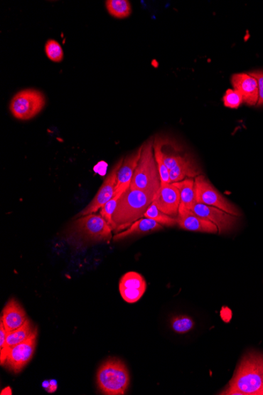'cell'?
Masks as SVG:
<instances>
[{
  "instance_id": "cell-8",
  "label": "cell",
  "mask_w": 263,
  "mask_h": 395,
  "mask_svg": "<svg viewBox=\"0 0 263 395\" xmlns=\"http://www.w3.org/2000/svg\"><path fill=\"white\" fill-rule=\"evenodd\" d=\"M123 160V158L120 159L118 163L114 166L112 170L109 172L107 177L105 178L103 184L101 185L96 196L93 197L89 206L80 212L77 218L96 214L97 211L103 208L105 204L112 199L115 193L117 174H118Z\"/></svg>"
},
{
  "instance_id": "cell-1",
  "label": "cell",
  "mask_w": 263,
  "mask_h": 395,
  "mask_svg": "<svg viewBox=\"0 0 263 395\" xmlns=\"http://www.w3.org/2000/svg\"><path fill=\"white\" fill-rule=\"evenodd\" d=\"M220 394L263 395V354L248 351L240 360L228 389Z\"/></svg>"
},
{
  "instance_id": "cell-32",
  "label": "cell",
  "mask_w": 263,
  "mask_h": 395,
  "mask_svg": "<svg viewBox=\"0 0 263 395\" xmlns=\"http://www.w3.org/2000/svg\"><path fill=\"white\" fill-rule=\"evenodd\" d=\"M1 394H12V391L10 387H6V389L2 391Z\"/></svg>"
},
{
  "instance_id": "cell-24",
  "label": "cell",
  "mask_w": 263,
  "mask_h": 395,
  "mask_svg": "<svg viewBox=\"0 0 263 395\" xmlns=\"http://www.w3.org/2000/svg\"><path fill=\"white\" fill-rule=\"evenodd\" d=\"M45 53L50 61L60 63L63 60L64 53L60 43L55 40H48L45 45Z\"/></svg>"
},
{
  "instance_id": "cell-3",
  "label": "cell",
  "mask_w": 263,
  "mask_h": 395,
  "mask_svg": "<svg viewBox=\"0 0 263 395\" xmlns=\"http://www.w3.org/2000/svg\"><path fill=\"white\" fill-rule=\"evenodd\" d=\"M112 228L100 215L90 214L77 217L70 225L68 239L75 246L97 244L112 239Z\"/></svg>"
},
{
  "instance_id": "cell-9",
  "label": "cell",
  "mask_w": 263,
  "mask_h": 395,
  "mask_svg": "<svg viewBox=\"0 0 263 395\" xmlns=\"http://www.w3.org/2000/svg\"><path fill=\"white\" fill-rule=\"evenodd\" d=\"M36 337H38V332L35 333L31 339L9 348L3 367L14 373H18L23 370L32 360L36 349Z\"/></svg>"
},
{
  "instance_id": "cell-2",
  "label": "cell",
  "mask_w": 263,
  "mask_h": 395,
  "mask_svg": "<svg viewBox=\"0 0 263 395\" xmlns=\"http://www.w3.org/2000/svg\"><path fill=\"white\" fill-rule=\"evenodd\" d=\"M156 194L152 193L129 188L122 194L117 204L112 216V231L116 233L125 231L139 219L144 218Z\"/></svg>"
},
{
  "instance_id": "cell-19",
  "label": "cell",
  "mask_w": 263,
  "mask_h": 395,
  "mask_svg": "<svg viewBox=\"0 0 263 395\" xmlns=\"http://www.w3.org/2000/svg\"><path fill=\"white\" fill-rule=\"evenodd\" d=\"M178 188L181 195V206L189 210H193L195 201V179H186L183 181L172 184Z\"/></svg>"
},
{
  "instance_id": "cell-18",
  "label": "cell",
  "mask_w": 263,
  "mask_h": 395,
  "mask_svg": "<svg viewBox=\"0 0 263 395\" xmlns=\"http://www.w3.org/2000/svg\"><path fill=\"white\" fill-rule=\"evenodd\" d=\"M201 174V171L193 159L186 158L176 167L170 170L171 184L183 181L186 179H195Z\"/></svg>"
},
{
  "instance_id": "cell-11",
  "label": "cell",
  "mask_w": 263,
  "mask_h": 395,
  "mask_svg": "<svg viewBox=\"0 0 263 395\" xmlns=\"http://www.w3.org/2000/svg\"><path fill=\"white\" fill-rule=\"evenodd\" d=\"M119 287L124 301L133 304L140 301L144 296L147 283L141 274L129 272L121 278Z\"/></svg>"
},
{
  "instance_id": "cell-26",
  "label": "cell",
  "mask_w": 263,
  "mask_h": 395,
  "mask_svg": "<svg viewBox=\"0 0 263 395\" xmlns=\"http://www.w3.org/2000/svg\"><path fill=\"white\" fill-rule=\"evenodd\" d=\"M122 193L114 194V196L100 210V216L112 226V216Z\"/></svg>"
},
{
  "instance_id": "cell-7",
  "label": "cell",
  "mask_w": 263,
  "mask_h": 395,
  "mask_svg": "<svg viewBox=\"0 0 263 395\" xmlns=\"http://www.w3.org/2000/svg\"><path fill=\"white\" fill-rule=\"evenodd\" d=\"M195 189L196 203L222 209L233 216H241L240 211L235 204L226 199L203 175L200 174L195 179Z\"/></svg>"
},
{
  "instance_id": "cell-22",
  "label": "cell",
  "mask_w": 263,
  "mask_h": 395,
  "mask_svg": "<svg viewBox=\"0 0 263 395\" xmlns=\"http://www.w3.org/2000/svg\"><path fill=\"white\" fill-rule=\"evenodd\" d=\"M106 7L108 13L116 19L128 18L132 13V6L128 0H107Z\"/></svg>"
},
{
  "instance_id": "cell-12",
  "label": "cell",
  "mask_w": 263,
  "mask_h": 395,
  "mask_svg": "<svg viewBox=\"0 0 263 395\" xmlns=\"http://www.w3.org/2000/svg\"><path fill=\"white\" fill-rule=\"evenodd\" d=\"M177 222L179 228L188 231L218 233V226L184 206L179 207Z\"/></svg>"
},
{
  "instance_id": "cell-13",
  "label": "cell",
  "mask_w": 263,
  "mask_h": 395,
  "mask_svg": "<svg viewBox=\"0 0 263 395\" xmlns=\"http://www.w3.org/2000/svg\"><path fill=\"white\" fill-rule=\"evenodd\" d=\"M153 203L163 214L177 217L181 204L179 190L172 184L160 187Z\"/></svg>"
},
{
  "instance_id": "cell-25",
  "label": "cell",
  "mask_w": 263,
  "mask_h": 395,
  "mask_svg": "<svg viewBox=\"0 0 263 395\" xmlns=\"http://www.w3.org/2000/svg\"><path fill=\"white\" fill-rule=\"evenodd\" d=\"M173 330L178 334H186L192 330L195 326L194 321L187 316H179L171 321Z\"/></svg>"
},
{
  "instance_id": "cell-30",
  "label": "cell",
  "mask_w": 263,
  "mask_h": 395,
  "mask_svg": "<svg viewBox=\"0 0 263 395\" xmlns=\"http://www.w3.org/2000/svg\"><path fill=\"white\" fill-rule=\"evenodd\" d=\"M251 76L257 79L259 85V98L258 101V106L263 105V71H253L248 73Z\"/></svg>"
},
{
  "instance_id": "cell-15",
  "label": "cell",
  "mask_w": 263,
  "mask_h": 395,
  "mask_svg": "<svg viewBox=\"0 0 263 395\" xmlns=\"http://www.w3.org/2000/svg\"><path fill=\"white\" fill-rule=\"evenodd\" d=\"M141 152L142 146L136 152L124 159L123 163L118 172V174H117L114 194H123L129 188L132 179H133L139 160H140Z\"/></svg>"
},
{
  "instance_id": "cell-17",
  "label": "cell",
  "mask_w": 263,
  "mask_h": 395,
  "mask_svg": "<svg viewBox=\"0 0 263 395\" xmlns=\"http://www.w3.org/2000/svg\"><path fill=\"white\" fill-rule=\"evenodd\" d=\"M161 230H163V226L151 218L144 217L132 224L127 230L117 233L112 240L119 241L130 237L147 235V233Z\"/></svg>"
},
{
  "instance_id": "cell-16",
  "label": "cell",
  "mask_w": 263,
  "mask_h": 395,
  "mask_svg": "<svg viewBox=\"0 0 263 395\" xmlns=\"http://www.w3.org/2000/svg\"><path fill=\"white\" fill-rule=\"evenodd\" d=\"M28 320L26 313L16 299H11L4 307L1 317V323L7 332L21 327Z\"/></svg>"
},
{
  "instance_id": "cell-10",
  "label": "cell",
  "mask_w": 263,
  "mask_h": 395,
  "mask_svg": "<svg viewBox=\"0 0 263 395\" xmlns=\"http://www.w3.org/2000/svg\"><path fill=\"white\" fill-rule=\"evenodd\" d=\"M194 214L215 223L218 228V233L231 231L237 225L239 216L206 204L196 203L192 210Z\"/></svg>"
},
{
  "instance_id": "cell-23",
  "label": "cell",
  "mask_w": 263,
  "mask_h": 395,
  "mask_svg": "<svg viewBox=\"0 0 263 395\" xmlns=\"http://www.w3.org/2000/svg\"><path fill=\"white\" fill-rule=\"evenodd\" d=\"M145 218H151L162 226H173L178 225L177 218H174L161 211L154 203H151L144 216Z\"/></svg>"
},
{
  "instance_id": "cell-21",
  "label": "cell",
  "mask_w": 263,
  "mask_h": 395,
  "mask_svg": "<svg viewBox=\"0 0 263 395\" xmlns=\"http://www.w3.org/2000/svg\"><path fill=\"white\" fill-rule=\"evenodd\" d=\"M163 140L156 137L154 141V155L159 168L161 187L171 184L170 171L166 167L163 160Z\"/></svg>"
},
{
  "instance_id": "cell-6",
  "label": "cell",
  "mask_w": 263,
  "mask_h": 395,
  "mask_svg": "<svg viewBox=\"0 0 263 395\" xmlns=\"http://www.w3.org/2000/svg\"><path fill=\"white\" fill-rule=\"evenodd\" d=\"M45 95L39 90L28 89L17 93L13 97L11 112L18 120H31L38 115L45 107Z\"/></svg>"
},
{
  "instance_id": "cell-27",
  "label": "cell",
  "mask_w": 263,
  "mask_h": 395,
  "mask_svg": "<svg viewBox=\"0 0 263 395\" xmlns=\"http://www.w3.org/2000/svg\"><path fill=\"white\" fill-rule=\"evenodd\" d=\"M243 102V97L235 90H228L223 97V103L226 107L237 109L242 105Z\"/></svg>"
},
{
  "instance_id": "cell-29",
  "label": "cell",
  "mask_w": 263,
  "mask_h": 395,
  "mask_svg": "<svg viewBox=\"0 0 263 395\" xmlns=\"http://www.w3.org/2000/svg\"><path fill=\"white\" fill-rule=\"evenodd\" d=\"M6 336L7 332L4 326V325L0 322V362L3 367L7 354H9V347L6 346Z\"/></svg>"
},
{
  "instance_id": "cell-20",
  "label": "cell",
  "mask_w": 263,
  "mask_h": 395,
  "mask_svg": "<svg viewBox=\"0 0 263 395\" xmlns=\"http://www.w3.org/2000/svg\"><path fill=\"white\" fill-rule=\"evenodd\" d=\"M36 332H38V330L33 328L31 320L28 319L25 322V324L16 329V330L7 332L6 346L9 349L14 346L18 345V344L31 339Z\"/></svg>"
},
{
  "instance_id": "cell-4",
  "label": "cell",
  "mask_w": 263,
  "mask_h": 395,
  "mask_svg": "<svg viewBox=\"0 0 263 395\" xmlns=\"http://www.w3.org/2000/svg\"><path fill=\"white\" fill-rule=\"evenodd\" d=\"M160 187V175L154 155V140L151 137L142 144L141 156L129 188L156 195Z\"/></svg>"
},
{
  "instance_id": "cell-5",
  "label": "cell",
  "mask_w": 263,
  "mask_h": 395,
  "mask_svg": "<svg viewBox=\"0 0 263 395\" xmlns=\"http://www.w3.org/2000/svg\"><path fill=\"white\" fill-rule=\"evenodd\" d=\"M97 380L101 393L123 395L129 389L130 377L125 364L116 358H109L100 367Z\"/></svg>"
},
{
  "instance_id": "cell-28",
  "label": "cell",
  "mask_w": 263,
  "mask_h": 395,
  "mask_svg": "<svg viewBox=\"0 0 263 395\" xmlns=\"http://www.w3.org/2000/svg\"><path fill=\"white\" fill-rule=\"evenodd\" d=\"M188 157V156H181L177 154V153H168L163 152L164 164L169 171L174 167H176L181 162H183Z\"/></svg>"
},
{
  "instance_id": "cell-31",
  "label": "cell",
  "mask_w": 263,
  "mask_h": 395,
  "mask_svg": "<svg viewBox=\"0 0 263 395\" xmlns=\"http://www.w3.org/2000/svg\"><path fill=\"white\" fill-rule=\"evenodd\" d=\"M42 386L43 387H45V389L49 393H54L55 391H56L58 386L56 380L54 379L50 380L49 382L48 381V380H46V381L43 383Z\"/></svg>"
},
{
  "instance_id": "cell-14",
  "label": "cell",
  "mask_w": 263,
  "mask_h": 395,
  "mask_svg": "<svg viewBox=\"0 0 263 395\" xmlns=\"http://www.w3.org/2000/svg\"><path fill=\"white\" fill-rule=\"evenodd\" d=\"M231 83L233 90L240 93L247 105L254 106L258 104L259 94L257 79L246 73H240L232 76Z\"/></svg>"
}]
</instances>
